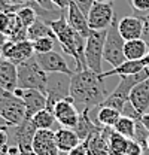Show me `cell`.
Returning a JSON list of instances; mask_svg holds the SVG:
<instances>
[{
	"label": "cell",
	"mask_w": 149,
	"mask_h": 155,
	"mask_svg": "<svg viewBox=\"0 0 149 155\" xmlns=\"http://www.w3.org/2000/svg\"><path fill=\"white\" fill-rule=\"evenodd\" d=\"M142 61H143V64H145V67H149V52H148V54H146V55H145V58H143Z\"/></svg>",
	"instance_id": "obj_39"
},
{
	"label": "cell",
	"mask_w": 149,
	"mask_h": 155,
	"mask_svg": "<svg viewBox=\"0 0 149 155\" xmlns=\"http://www.w3.org/2000/svg\"><path fill=\"white\" fill-rule=\"evenodd\" d=\"M55 121L57 119L54 114L48 109H42L31 116V124L35 125L36 130H51Z\"/></svg>",
	"instance_id": "obj_24"
},
{
	"label": "cell",
	"mask_w": 149,
	"mask_h": 155,
	"mask_svg": "<svg viewBox=\"0 0 149 155\" xmlns=\"http://www.w3.org/2000/svg\"><path fill=\"white\" fill-rule=\"evenodd\" d=\"M0 155H8V146L0 148Z\"/></svg>",
	"instance_id": "obj_40"
},
{
	"label": "cell",
	"mask_w": 149,
	"mask_h": 155,
	"mask_svg": "<svg viewBox=\"0 0 149 155\" xmlns=\"http://www.w3.org/2000/svg\"><path fill=\"white\" fill-rule=\"evenodd\" d=\"M35 57H36L39 66L42 67V70L46 73H61L67 76H72L74 73V70L69 67L66 58L55 51H51L46 54H35Z\"/></svg>",
	"instance_id": "obj_11"
},
{
	"label": "cell",
	"mask_w": 149,
	"mask_h": 155,
	"mask_svg": "<svg viewBox=\"0 0 149 155\" xmlns=\"http://www.w3.org/2000/svg\"><path fill=\"white\" fill-rule=\"evenodd\" d=\"M94 2H101V3H112V0H94Z\"/></svg>",
	"instance_id": "obj_42"
},
{
	"label": "cell",
	"mask_w": 149,
	"mask_h": 155,
	"mask_svg": "<svg viewBox=\"0 0 149 155\" xmlns=\"http://www.w3.org/2000/svg\"><path fill=\"white\" fill-rule=\"evenodd\" d=\"M108 96L104 79L93 70L74 72L70 76V97L79 112L101 106Z\"/></svg>",
	"instance_id": "obj_1"
},
{
	"label": "cell",
	"mask_w": 149,
	"mask_h": 155,
	"mask_svg": "<svg viewBox=\"0 0 149 155\" xmlns=\"http://www.w3.org/2000/svg\"><path fill=\"white\" fill-rule=\"evenodd\" d=\"M145 149L140 143H137L134 139H128L127 148H125V155H143Z\"/></svg>",
	"instance_id": "obj_29"
},
{
	"label": "cell",
	"mask_w": 149,
	"mask_h": 155,
	"mask_svg": "<svg viewBox=\"0 0 149 155\" xmlns=\"http://www.w3.org/2000/svg\"><path fill=\"white\" fill-rule=\"evenodd\" d=\"M148 52H149V46L143 39L127 40L125 45H124V55H125L127 60H130V61L143 60Z\"/></svg>",
	"instance_id": "obj_19"
},
{
	"label": "cell",
	"mask_w": 149,
	"mask_h": 155,
	"mask_svg": "<svg viewBox=\"0 0 149 155\" xmlns=\"http://www.w3.org/2000/svg\"><path fill=\"white\" fill-rule=\"evenodd\" d=\"M140 18L143 19V36H142V39L148 43L149 46V12L146 15H142Z\"/></svg>",
	"instance_id": "obj_31"
},
{
	"label": "cell",
	"mask_w": 149,
	"mask_h": 155,
	"mask_svg": "<svg viewBox=\"0 0 149 155\" xmlns=\"http://www.w3.org/2000/svg\"><path fill=\"white\" fill-rule=\"evenodd\" d=\"M128 139L116 133L112 128L109 134V155H125V148H127Z\"/></svg>",
	"instance_id": "obj_26"
},
{
	"label": "cell",
	"mask_w": 149,
	"mask_h": 155,
	"mask_svg": "<svg viewBox=\"0 0 149 155\" xmlns=\"http://www.w3.org/2000/svg\"><path fill=\"white\" fill-rule=\"evenodd\" d=\"M0 88L14 93L18 88V70L17 64H14L9 60L0 61Z\"/></svg>",
	"instance_id": "obj_17"
},
{
	"label": "cell",
	"mask_w": 149,
	"mask_h": 155,
	"mask_svg": "<svg viewBox=\"0 0 149 155\" xmlns=\"http://www.w3.org/2000/svg\"><path fill=\"white\" fill-rule=\"evenodd\" d=\"M5 127H11V125H9V124H8V122H6V121L2 118V116H0V128H5Z\"/></svg>",
	"instance_id": "obj_38"
},
{
	"label": "cell",
	"mask_w": 149,
	"mask_h": 155,
	"mask_svg": "<svg viewBox=\"0 0 149 155\" xmlns=\"http://www.w3.org/2000/svg\"><path fill=\"white\" fill-rule=\"evenodd\" d=\"M131 6L136 12L140 14V17L149 12V0H131Z\"/></svg>",
	"instance_id": "obj_30"
},
{
	"label": "cell",
	"mask_w": 149,
	"mask_h": 155,
	"mask_svg": "<svg viewBox=\"0 0 149 155\" xmlns=\"http://www.w3.org/2000/svg\"><path fill=\"white\" fill-rule=\"evenodd\" d=\"M124 45H125V40L119 35V30H118V17L115 15L111 27L108 28L103 60H106L113 67L121 66L124 61H127V58L124 55Z\"/></svg>",
	"instance_id": "obj_5"
},
{
	"label": "cell",
	"mask_w": 149,
	"mask_h": 155,
	"mask_svg": "<svg viewBox=\"0 0 149 155\" xmlns=\"http://www.w3.org/2000/svg\"><path fill=\"white\" fill-rule=\"evenodd\" d=\"M118 30L122 39L134 40L143 36V19L140 17H124L118 21Z\"/></svg>",
	"instance_id": "obj_16"
},
{
	"label": "cell",
	"mask_w": 149,
	"mask_h": 155,
	"mask_svg": "<svg viewBox=\"0 0 149 155\" xmlns=\"http://www.w3.org/2000/svg\"><path fill=\"white\" fill-rule=\"evenodd\" d=\"M36 128L31 124V119H25L19 125L9 127V139H12V143L19 148L21 154H31L33 152V139L36 134Z\"/></svg>",
	"instance_id": "obj_8"
},
{
	"label": "cell",
	"mask_w": 149,
	"mask_h": 155,
	"mask_svg": "<svg viewBox=\"0 0 149 155\" xmlns=\"http://www.w3.org/2000/svg\"><path fill=\"white\" fill-rule=\"evenodd\" d=\"M67 155H90V154H88V149H87L85 143L81 142L76 148H73L70 152H67Z\"/></svg>",
	"instance_id": "obj_33"
},
{
	"label": "cell",
	"mask_w": 149,
	"mask_h": 155,
	"mask_svg": "<svg viewBox=\"0 0 149 155\" xmlns=\"http://www.w3.org/2000/svg\"><path fill=\"white\" fill-rule=\"evenodd\" d=\"M3 38H5V36H2V35H0V61L3 60V55H2V40H3Z\"/></svg>",
	"instance_id": "obj_41"
},
{
	"label": "cell",
	"mask_w": 149,
	"mask_h": 155,
	"mask_svg": "<svg viewBox=\"0 0 149 155\" xmlns=\"http://www.w3.org/2000/svg\"><path fill=\"white\" fill-rule=\"evenodd\" d=\"M17 15H18L21 24H22L25 28H28L31 24H35L37 21V18H39V14H37V11L35 9V6H33V0L27 2V5L22 6L18 12H17Z\"/></svg>",
	"instance_id": "obj_27"
},
{
	"label": "cell",
	"mask_w": 149,
	"mask_h": 155,
	"mask_svg": "<svg viewBox=\"0 0 149 155\" xmlns=\"http://www.w3.org/2000/svg\"><path fill=\"white\" fill-rule=\"evenodd\" d=\"M140 122L143 124V127H145V128L149 131V112H146V114H143V115H142V118H140Z\"/></svg>",
	"instance_id": "obj_36"
},
{
	"label": "cell",
	"mask_w": 149,
	"mask_h": 155,
	"mask_svg": "<svg viewBox=\"0 0 149 155\" xmlns=\"http://www.w3.org/2000/svg\"><path fill=\"white\" fill-rule=\"evenodd\" d=\"M9 146V127L0 128V148Z\"/></svg>",
	"instance_id": "obj_32"
},
{
	"label": "cell",
	"mask_w": 149,
	"mask_h": 155,
	"mask_svg": "<svg viewBox=\"0 0 149 155\" xmlns=\"http://www.w3.org/2000/svg\"><path fill=\"white\" fill-rule=\"evenodd\" d=\"M121 112L115 107H109V106H100L98 107V112H97V124L100 127H109L113 128L115 124L118 122V119L121 118Z\"/></svg>",
	"instance_id": "obj_23"
},
{
	"label": "cell",
	"mask_w": 149,
	"mask_h": 155,
	"mask_svg": "<svg viewBox=\"0 0 149 155\" xmlns=\"http://www.w3.org/2000/svg\"><path fill=\"white\" fill-rule=\"evenodd\" d=\"M14 94L19 97L27 110V119H31V116L37 114L42 109H46V96L42 91L37 90H24V88H17Z\"/></svg>",
	"instance_id": "obj_12"
},
{
	"label": "cell",
	"mask_w": 149,
	"mask_h": 155,
	"mask_svg": "<svg viewBox=\"0 0 149 155\" xmlns=\"http://www.w3.org/2000/svg\"><path fill=\"white\" fill-rule=\"evenodd\" d=\"M52 114L55 116L57 122L61 124V127H66V128H73L78 125V121H79V110L74 104L73 98L69 96L63 100H60L55 104Z\"/></svg>",
	"instance_id": "obj_10"
},
{
	"label": "cell",
	"mask_w": 149,
	"mask_h": 155,
	"mask_svg": "<svg viewBox=\"0 0 149 155\" xmlns=\"http://www.w3.org/2000/svg\"><path fill=\"white\" fill-rule=\"evenodd\" d=\"M112 128L100 127L97 131L90 134L85 140V146L90 155H109V134Z\"/></svg>",
	"instance_id": "obj_13"
},
{
	"label": "cell",
	"mask_w": 149,
	"mask_h": 155,
	"mask_svg": "<svg viewBox=\"0 0 149 155\" xmlns=\"http://www.w3.org/2000/svg\"><path fill=\"white\" fill-rule=\"evenodd\" d=\"M17 0H0V9L2 8H5V6H8V5H12V3H15Z\"/></svg>",
	"instance_id": "obj_37"
},
{
	"label": "cell",
	"mask_w": 149,
	"mask_h": 155,
	"mask_svg": "<svg viewBox=\"0 0 149 155\" xmlns=\"http://www.w3.org/2000/svg\"><path fill=\"white\" fill-rule=\"evenodd\" d=\"M18 70V88L24 90H37L45 94L46 84H48V73L42 70L36 57L25 60L17 66Z\"/></svg>",
	"instance_id": "obj_3"
},
{
	"label": "cell",
	"mask_w": 149,
	"mask_h": 155,
	"mask_svg": "<svg viewBox=\"0 0 149 155\" xmlns=\"http://www.w3.org/2000/svg\"><path fill=\"white\" fill-rule=\"evenodd\" d=\"M67 11H61L60 18L49 21V25L55 35L58 43L61 45L63 51L70 55L76 63V70L74 72H82L87 70V63H85V40L79 33H76L70 27L69 21L66 19Z\"/></svg>",
	"instance_id": "obj_2"
},
{
	"label": "cell",
	"mask_w": 149,
	"mask_h": 155,
	"mask_svg": "<svg viewBox=\"0 0 149 155\" xmlns=\"http://www.w3.org/2000/svg\"><path fill=\"white\" fill-rule=\"evenodd\" d=\"M67 21L70 24V27L73 28L76 33H79L82 38H88L90 33H91V28L88 25V18H87V14L82 12V9L74 3L73 0L70 2L69 5V9H67Z\"/></svg>",
	"instance_id": "obj_15"
},
{
	"label": "cell",
	"mask_w": 149,
	"mask_h": 155,
	"mask_svg": "<svg viewBox=\"0 0 149 155\" xmlns=\"http://www.w3.org/2000/svg\"><path fill=\"white\" fill-rule=\"evenodd\" d=\"M40 38H55V35H54V31H52V28H51V25H49L48 21H45V19H42V18H37L36 22L31 24L27 28V39L31 40V42H35V40H37V39H40Z\"/></svg>",
	"instance_id": "obj_22"
},
{
	"label": "cell",
	"mask_w": 149,
	"mask_h": 155,
	"mask_svg": "<svg viewBox=\"0 0 149 155\" xmlns=\"http://www.w3.org/2000/svg\"><path fill=\"white\" fill-rule=\"evenodd\" d=\"M142 69H145V64H143L142 60H137V61L127 60L121 66L113 67L109 72H103L100 76L103 78V79H106V78H109V76H115V75H118V76H128V75H134V73L140 72Z\"/></svg>",
	"instance_id": "obj_21"
},
{
	"label": "cell",
	"mask_w": 149,
	"mask_h": 155,
	"mask_svg": "<svg viewBox=\"0 0 149 155\" xmlns=\"http://www.w3.org/2000/svg\"><path fill=\"white\" fill-rule=\"evenodd\" d=\"M33 152L36 155H60L55 142V131L37 130L33 139Z\"/></svg>",
	"instance_id": "obj_14"
},
{
	"label": "cell",
	"mask_w": 149,
	"mask_h": 155,
	"mask_svg": "<svg viewBox=\"0 0 149 155\" xmlns=\"http://www.w3.org/2000/svg\"><path fill=\"white\" fill-rule=\"evenodd\" d=\"M115 15H116V12L113 11L112 3L94 2L88 15H87L88 25L91 30H108L111 27Z\"/></svg>",
	"instance_id": "obj_9"
},
{
	"label": "cell",
	"mask_w": 149,
	"mask_h": 155,
	"mask_svg": "<svg viewBox=\"0 0 149 155\" xmlns=\"http://www.w3.org/2000/svg\"><path fill=\"white\" fill-rule=\"evenodd\" d=\"M146 146H148V151H149V137H148V142H146Z\"/></svg>",
	"instance_id": "obj_44"
},
{
	"label": "cell",
	"mask_w": 149,
	"mask_h": 155,
	"mask_svg": "<svg viewBox=\"0 0 149 155\" xmlns=\"http://www.w3.org/2000/svg\"><path fill=\"white\" fill-rule=\"evenodd\" d=\"M35 3H36L37 6L40 8V9H43V11H51L52 12V9H54V3H52V0H33Z\"/></svg>",
	"instance_id": "obj_34"
},
{
	"label": "cell",
	"mask_w": 149,
	"mask_h": 155,
	"mask_svg": "<svg viewBox=\"0 0 149 155\" xmlns=\"http://www.w3.org/2000/svg\"><path fill=\"white\" fill-rule=\"evenodd\" d=\"M45 96H46V109L52 112L60 100L70 96V76L61 73H51V76H48Z\"/></svg>",
	"instance_id": "obj_6"
},
{
	"label": "cell",
	"mask_w": 149,
	"mask_h": 155,
	"mask_svg": "<svg viewBox=\"0 0 149 155\" xmlns=\"http://www.w3.org/2000/svg\"><path fill=\"white\" fill-rule=\"evenodd\" d=\"M108 30H91L90 36L85 40V63L90 70L101 75V60L104 52V42H106Z\"/></svg>",
	"instance_id": "obj_4"
},
{
	"label": "cell",
	"mask_w": 149,
	"mask_h": 155,
	"mask_svg": "<svg viewBox=\"0 0 149 155\" xmlns=\"http://www.w3.org/2000/svg\"><path fill=\"white\" fill-rule=\"evenodd\" d=\"M55 142L60 152H70L73 148H76L81 143V139L78 137L73 128L61 127L55 131Z\"/></svg>",
	"instance_id": "obj_18"
},
{
	"label": "cell",
	"mask_w": 149,
	"mask_h": 155,
	"mask_svg": "<svg viewBox=\"0 0 149 155\" xmlns=\"http://www.w3.org/2000/svg\"><path fill=\"white\" fill-rule=\"evenodd\" d=\"M19 155H36L35 152H31V154H19Z\"/></svg>",
	"instance_id": "obj_43"
},
{
	"label": "cell",
	"mask_w": 149,
	"mask_h": 155,
	"mask_svg": "<svg viewBox=\"0 0 149 155\" xmlns=\"http://www.w3.org/2000/svg\"><path fill=\"white\" fill-rule=\"evenodd\" d=\"M55 38H40L33 42V48H35V54H46L54 51L55 48Z\"/></svg>",
	"instance_id": "obj_28"
},
{
	"label": "cell",
	"mask_w": 149,
	"mask_h": 155,
	"mask_svg": "<svg viewBox=\"0 0 149 155\" xmlns=\"http://www.w3.org/2000/svg\"><path fill=\"white\" fill-rule=\"evenodd\" d=\"M98 128H100V125L90 118V110H82L79 114V121H78V125L74 127V131H76L78 137L81 139V142H84L88 136L93 134Z\"/></svg>",
	"instance_id": "obj_20"
},
{
	"label": "cell",
	"mask_w": 149,
	"mask_h": 155,
	"mask_svg": "<svg viewBox=\"0 0 149 155\" xmlns=\"http://www.w3.org/2000/svg\"><path fill=\"white\" fill-rule=\"evenodd\" d=\"M113 130L116 133H119L121 136L127 137V139H134V134H136V119H133L130 116L121 115L118 122L115 124Z\"/></svg>",
	"instance_id": "obj_25"
},
{
	"label": "cell",
	"mask_w": 149,
	"mask_h": 155,
	"mask_svg": "<svg viewBox=\"0 0 149 155\" xmlns=\"http://www.w3.org/2000/svg\"><path fill=\"white\" fill-rule=\"evenodd\" d=\"M2 55L5 60L12 61L14 64H21L25 60L35 57V48H33V42L25 39V40H19L14 42L9 38H3L2 40Z\"/></svg>",
	"instance_id": "obj_7"
},
{
	"label": "cell",
	"mask_w": 149,
	"mask_h": 155,
	"mask_svg": "<svg viewBox=\"0 0 149 155\" xmlns=\"http://www.w3.org/2000/svg\"><path fill=\"white\" fill-rule=\"evenodd\" d=\"M70 2H72V0H52V3L55 5L58 9H61V11H67Z\"/></svg>",
	"instance_id": "obj_35"
}]
</instances>
